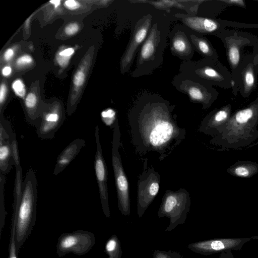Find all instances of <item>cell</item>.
<instances>
[{"label":"cell","instance_id":"cell-5","mask_svg":"<svg viewBox=\"0 0 258 258\" xmlns=\"http://www.w3.org/2000/svg\"><path fill=\"white\" fill-rule=\"evenodd\" d=\"M226 50L227 59L231 69L233 94L236 96L239 90L237 74L241 62L242 50L258 43V37L246 32L226 29L218 36Z\"/></svg>","mask_w":258,"mask_h":258},{"label":"cell","instance_id":"cell-34","mask_svg":"<svg viewBox=\"0 0 258 258\" xmlns=\"http://www.w3.org/2000/svg\"><path fill=\"white\" fill-rule=\"evenodd\" d=\"M153 258H181L180 254L171 250H155L153 253Z\"/></svg>","mask_w":258,"mask_h":258},{"label":"cell","instance_id":"cell-2","mask_svg":"<svg viewBox=\"0 0 258 258\" xmlns=\"http://www.w3.org/2000/svg\"><path fill=\"white\" fill-rule=\"evenodd\" d=\"M257 125L258 96L246 107L232 113L210 143L221 150L247 147L258 139Z\"/></svg>","mask_w":258,"mask_h":258},{"label":"cell","instance_id":"cell-12","mask_svg":"<svg viewBox=\"0 0 258 258\" xmlns=\"http://www.w3.org/2000/svg\"><path fill=\"white\" fill-rule=\"evenodd\" d=\"M186 78L177 81V88L186 93L191 101L201 104L203 109L210 108L217 98L218 92L212 86Z\"/></svg>","mask_w":258,"mask_h":258},{"label":"cell","instance_id":"cell-44","mask_svg":"<svg viewBox=\"0 0 258 258\" xmlns=\"http://www.w3.org/2000/svg\"><path fill=\"white\" fill-rule=\"evenodd\" d=\"M12 68L10 66H7L4 67L2 70V74L4 77H8L12 73Z\"/></svg>","mask_w":258,"mask_h":258},{"label":"cell","instance_id":"cell-17","mask_svg":"<svg viewBox=\"0 0 258 258\" xmlns=\"http://www.w3.org/2000/svg\"><path fill=\"white\" fill-rule=\"evenodd\" d=\"M152 16H145L139 20L135 27L134 33L121 61V70L123 73L130 69L139 46L145 41L151 27Z\"/></svg>","mask_w":258,"mask_h":258},{"label":"cell","instance_id":"cell-36","mask_svg":"<svg viewBox=\"0 0 258 258\" xmlns=\"http://www.w3.org/2000/svg\"><path fill=\"white\" fill-rule=\"evenodd\" d=\"M226 27L238 28H258V24H249L225 20Z\"/></svg>","mask_w":258,"mask_h":258},{"label":"cell","instance_id":"cell-11","mask_svg":"<svg viewBox=\"0 0 258 258\" xmlns=\"http://www.w3.org/2000/svg\"><path fill=\"white\" fill-rule=\"evenodd\" d=\"M257 239V236L244 238H217L191 243L187 247L194 252L208 255L227 250H240L245 243Z\"/></svg>","mask_w":258,"mask_h":258},{"label":"cell","instance_id":"cell-40","mask_svg":"<svg viewBox=\"0 0 258 258\" xmlns=\"http://www.w3.org/2000/svg\"><path fill=\"white\" fill-rule=\"evenodd\" d=\"M64 6L69 10H75L79 9L81 4L78 1L75 0H68L64 2Z\"/></svg>","mask_w":258,"mask_h":258},{"label":"cell","instance_id":"cell-38","mask_svg":"<svg viewBox=\"0 0 258 258\" xmlns=\"http://www.w3.org/2000/svg\"><path fill=\"white\" fill-rule=\"evenodd\" d=\"M7 91L8 88L6 84L5 83H2L0 87V106L1 116L2 115L3 108L7 98Z\"/></svg>","mask_w":258,"mask_h":258},{"label":"cell","instance_id":"cell-28","mask_svg":"<svg viewBox=\"0 0 258 258\" xmlns=\"http://www.w3.org/2000/svg\"><path fill=\"white\" fill-rule=\"evenodd\" d=\"M75 52L73 47H67L58 50L55 56L57 63L62 69L66 68L69 64L70 60Z\"/></svg>","mask_w":258,"mask_h":258},{"label":"cell","instance_id":"cell-3","mask_svg":"<svg viewBox=\"0 0 258 258\" xmlns=\"http://www.w3.org/2000/svg\"><path fill=\"white\" fill-rule=\"evenodd\" d=\"M22 191L17 212L16 245L17 254L32 231L36 219L37 179L33 169H30L26 174Z\"/></svg>","mask_w":258,"mask_h":258},{"label":"cell","instance_id":"cell-8","mask_svg":"<svg viewBox=\"0 0 258 258\" xmlns=\"http://www.w3.org/2000/svg\"><path fill=\"white\" fill-rule=\"evenodd\" d=\"M160 177L154 167L148 166V160L145 158L137 182V214L139 218L142 217L157 195Z\"/></svg>","mask_w":258,"mask_h":258},{"label":"cell","instance_id":"cell-1","mask_svg":"<svg viewBox=\"0 0 258 258\" xmlns=\"http://www.w3.org/2000/svg\"><path fill=\"white\" fill-rule=\"evenodd\" d=\"M175 105L161 97L141 96L127 114L131 143L141 156L156 152L163 161L185 139L186 131L178 125Z\"/></svg>","mask_w":258,"mask_h":258},{"label":"cell","instance_id":"cell-18","mask_svg":"<svg viewBox=\"0 0 258 258\" xmlns=\"http://www.w3.org/2000/svg\"><path fill=\"white\" fill-rule=\"evenodd\" d=\"M15 133L10 122L3 117L0 118V173L5 175L13 168L14 161L11 142Z\"/></svg>","mask_w":258,"mask_h":258},{"label":"cell","instance_id":"cell-32","mask_svg":"<svg viewBox=\"0 0 258 258\" xmlns=\"http://www.w3.org/2000/svg\"><path fill=\"white\" fill-rule=\"evenodd\" d=\"M12 89L18 97L24 99L26 93L25 86L22 80L17 79L12 84Z\"/></svg>","mask_w":258,"mask_h":258},{"label":"cell","instance_id":"cell-25","mask_svg":"<svg viewBox=\"0 0 258 258\" xmlns=\"http://www.w3.org/2000/svg\"><path fill=\"white\" fill-rule=\"evenodd\" d=\"M105 251L108 255V258H121L120 242L115 234L112 235L106 241Z\"/></svg>","mask_w":258,"mask_h":258},{"label":"cell","instance_id":"cell-15","mask_svg":"<svg viewBox=\"0 0 258 258\" xmlns=\"http://www.w3.org/2000/svg\"><path fill=\"white\" fill-rule=\"evenodd\" d=\"M175 16L180 18L188 28L202 35H214L218 37L227 27L225 20L182 14H177Z\"/></svg>","mask_w":258,"mask_h":258},{"label":"cell","instance_id":"cell-23","mask_svg":"<svg viewBox=\"0 0 258 258\" xmlns=\"http://www.w3.org/2000/svg\"><path fill=\"white\" fill-rule=\"evenodd\" d=\"M189 37L195 49L205 58L218 60L219 56L217 52L206 37L197 33H191Z\"/></svg>","mask_w":258,"mask_h":258},{"label":"cell","instance_id":"cell-37","mask_svg":"<svg viewBox=\"0 0 258 258\" xmlns=\"http://www.w3.org/2000/svg\"><path fill=\"white\" fill-rule=\"evenodd\" d=\"M80 27L78 23L72 22L68 24L64 28V32L67 36H73L79 30Z\"/></svg>","mask_w":258,"mask_h":258},{"label":"cell","instance_id":"cell-30","mask_svg":"<svg viewBox=\"0 0 258 258\" xmlns=\"http://www.w3.org/2000/svg\"><path fill=\"white\" fill-rule=\"evenodd\" d=\"M184 1H161L150 2L152 5L157 8L167 9L172 7L181 9L184 6L182 5Z\"/></svg>","mask_w":258,"mask_h":258},{"label":"cell","instance_id":"cell-16","mask_svg":"<svg viewBox=\"0 0 258 258\" xmlns=\"http://www.w3.org/2000/svg\"><path fill=\"white\" fill-rule=\"evenodd\" d=\"M258 66L254 64L252 54L243 56L237 74V83L242 97L247 98L257 86Z\"/></svg>","mask_w":258,"mask_h":258},{"label":"cell","instance_id":"cell-42","mask_svg":"<svg viewBox=\"0 0 258 258\" xmlns=\"http://www.w3.org/2000/svg\"><path fill=\"white\" fill-rule=\"evenodd\" d=\"M251 54L253 55L254 64L258 66V43L253 47V51Z\"/></svg>","mask_w":258,"mask_h":258},{"label":"cell","instance_id":"cell-6","mask_svg":"<svg viewBox=\"0 0 258 258\" xmlns=\"http://www.w3.org/2000/svg\"><path fill=\"white\" fill-rule=\"evenodd\" d=\"M190 205V195L185 188H180L176 191L166 190L158 211L159 218L169 219L166 231H170L185 222Z\"/></svg>","mask_w":258,"mask_h":258},{"label":"cell","instance_id":"cell-35","mask_svg":"<svg viewBox=\"0 0 258 258\" xmlns=\"http://www.w3.org/2000/svg\"><path fill=\"white\" fill-rule=\"evenodd\" d=\"M33 62L32 56L29 54H24L19 57L16 60L15 64L17 67L22 68L28 67Z\"/></svg>","mask_w":258,"mask_h":258},{"label":"cell","instance_id":"cell-7","mask_svg":"<svg viewBox=\"0 0 258 258\" xmlns=\"http://www.w3.org/2000/svg\"><path fill=\"white\" fill-rule=\"evenodd\" d=\"M113 128L111 161L117 192L118 208L123 215L127 216L131 213L130 190L127 178L119 152L120 132L117 118Z\"/></svg>","mask_w":258,"mask_h":258},{"label":"cell","instance_id":"cell-22","mask_svg":"<svg viewBox=\"0 0 258 258\" xmlns=\"http://www.w3.org/2000/svg\"><path fill=\"white\" fill-rule=\"evenodd\" d=\"M171 41V48L175 55L184 59L192 57L195 47L184 32H174Z\"/></svg>","mask_w":258,"mask_h":258},{"label":"cell","instance_id":"cell-9","mask_svg":"<svg viewBox=\"0 0 258 258\" xmlns=\"http://www.w3.org/2000/svg\"><path fill=\"white\" fill-rule=\"evenodd\" d=\"M163 28L159 27L157 23L154 24L147 38L142 44L138 56L137 63V69L135 73L144 74L147 69H152L151 64L156 68L155 60L158 58L160 59L165 45V38L163 33Z\"/></svg>","mask_w":258,"mask_h":258},{"label":"cell","instance_id":"cell-31","mask_svg":"<svg viewBox=\"0 0 258 258\" xmlns=\"http://www.w3.org/2000/svg\"><path fill=\"white\" fill-rule=\"evenodd\" d=\"M101 116L104 123L106 125L110 126H113L117 119L115 111L110 108L102 111L101 113Z\"/></svg>","mask_w":258,"mask_h":258},{"label":"cell","instance_id":"cell-41","mask_svg":"<svg viewBox=\"0 0 258 258\" xmlns=\"http://www.w3.org/2000/svg\"><path fill=\"white\" fill-rule=\"evenodd\" d=\"M14 54L15 50L13 48H8L4 53V59L6 61H10L14 57Z\"/></svg>","mask_w":258,"mask_h":258},{"label":"cell","instance_id":"cell-27","mask_svg":"<svg viewBox=\"0 0 258 258\" xmlns=\"http://www.w3.org/2000/svg\"><path fill=\"white\" fill-rule=\"evenodd\" d=\"M17 210H13L12 217L11 236L9 244V256L8 258H18L16 245V227Z\"/></svg>","mask_w":258,"mask_h":258},{"label":"cell","instance_id":"cell-19","mask_svg":"<svg viewBox=\"0 0 258 258\" xmlns=\"http://www.w3.org/2000/svg\"><path fill=\"white\" fill-rule=\"evenodd\" d=\"M232 113L230 103L213 109L203 118L198 131L212 137L216 136L218 130L226 123Z\"/></svg>","mask_w":258,"mask_h":258},{"label":"cell","instance_id":"cell-13","mask_svg":"<svg viewBox=\"0 0 258 258\" xmlns=\"http://www.w3.org/2000/svg\"><path fill=\"white\" fill-rule=\"evenodd\" d=\"M64 119V112L59 103L55 102L43 108L39 123L36 126L37 136L42 140L52 139Z\"/></svg>","mask_w":258,"mask_h":258},{"label":"cell","instance_id":"cell-29","mask_svg":"<svg viewBox=\"0 0 258 258\" xmlns=\"http://www.w3.org/2000/svg\"><path fill=\"white\" fill-rule=\"evenodd\" d=\"M5 182V175L0 173V233H1L3 227L4 226L5 219L7 214L4 204V186Z\"/></svg>","mask_w":258,"mask_h":258},{"label":"cell","instance_id":"cell-14","mask_svg":"<svg viewBox=\"0 0 258 258\" xmlns=\"http://www.w3.org/2000/svg\"><path fill=\"white\" fill-rule=\"evenodd\" d=\"M99 131V126L97 125L95 130L96 150L94 158V169L102 208L106 218H108L110 217V212L107 184V168L102 153Z\"/></svg>","mask_w":258,"mask_h":258},{"label":"cell","instance_id":"cell-26","mask_svg":"<svg viewBox=\"0 0 258 258\" xmlns=\"http://www.w3.org/2000/svg\"><path fill=\"white\" fill-rule=\"evenodd\" d=\"M23 174L22 167L16 169L14 189L13 207H18L22 196L23 190Z\"/></svg>","mask_w":258,"mask_h":258},{"label":"cell","instance_id":"cell-4","mask_svg":"<svg viewBox=\"0 0 258 258\" xmlns=\"http://www.w3.org/2000/svg\"><path fill=\"white\" fill-rule=\"evenodd\" d=\"M181 71L183 76L192 80L224 89L231 88V73L219 60L205 58L196 62L188 60L182 64Z\"/></svg>","mask_w":258,"mask_h":258},{"label":"cell","instance_id":"cell-45","mask_svg":"<svg viewBox=\"0 0 258 258\" xmlns=\"http://www.w3.org/2000/svg\"><path fill=\"white\" fill-rule=\"evenodd\" d=\"M49 3L53 5L54 9H56L60 6L61 1L59 0L50 1Z\"/></svg>","mask_w":258,"mask_h":258},{"label":"cell","instance_id":"cell-10","mask_svg":"<svg viewBox=\"0 0 258 258\" xmlns=\"http://www.w3.org/2000/svg\"><path fill=\"white\" fill-rule=\"evenodd\" d=\"M93 233L83 230L62 234L56 244V254L62 257L69 253L82 255L88 252L94 246Z\"/></svg>","mask_w":258,"mask_h":258},{"label":"cell","instance_id":"cell-33","mask_svg":"<svg viewBox=\"0 0 258 258\" xmlns=\"http://www.w3.org/2000/svg\"><path fill=\"white\" fill-rule=\"evenodd\" d=\"M11 147L13 158L14 161L16 169L21 167L20 164V158L18 150V142L16 139V135L15 134L11 142Z\"/></svg>","mask_w":258,"mask_h":258},{"label":"cell","instance_id":"cell-21","mask_svg":"<svg viewBox=\"0 0 258 258\" xmlns=\"http://www.w3.org/2000/svg\"><path fill=\"white\" fill-rule=\"evenodd\" d=\"M86 142L82 139H76L69 144L58 156L53 174L57 175L61 172L77 156Z\"/></svg>","mask_w":258,"mask_h":258},{"label":"cell","instance_id":"cell-20","mask_svg":"<svg viewBox=\"0 0 258 258\" xmlns=\"http://www.w3.org/2000/svg\"><path fill=\"white\" fill-rule=\"evenodd\" d=\"M92 62V56L87 53L81 60L73 78V86L68 107V114L71 115L75 110L77 103L85 84L88 73Z\"/></svg>","mask_w":258,"mask_h":258},{"label":"cell","instance_id":"cell-43","mask_svg":"<svg viewBox=\"0 0 258 258\" xmlns=\"http://www.w3.org/2000/svg\"><path fill=\"white\" fill-rule=\"evenodd\" d=\"M219 258H234V256L231 250H227L220 253Z\"/></svg>","mask_w":258,"mask_h":258},{"label":"cell","instance_id":"cell-39","mask_svg":"<svg viewBox=\"0 0 258 258\" xmlns=\"http://www.w3.org/2000/svg\"><path fill=\"white\" fill-rule=\"evenodd\" d=\"M227 7L235 6L246 8V3L243 0H223Z\"/></svg>","mask_w":258,"mask_h":258},{"label":"cell","instance_id":"cell-24","mask_svg":"<svg viewBox=\"0 0 258 258\" xmlns=\"http://www.w3.org/2000/svg\"><path fill=\"white\" fill-rule=\"evenodd\" d=\"M227 172L233 176L250 178L258 173V163L251 161H239L227 168Z\"/></svg>","mask_w":258,"mask_h":258}]
</instances>
